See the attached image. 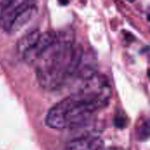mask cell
Here are the masks:
<instances>
[{
  "label": "cell",
  "instance_id": "cell-7",
  "mask_svg": "<svg viewBox=\"0 0 150 150\" xmlns=\"http://www.w3.org/2000/svg\"><path fill=\"white\" fill-rule=\"evenodd\" d=\"M104 150H124L123 149H121V148H117V147H112V148H109L108 149H105Z\"/></svg>",
  "mask_w": 150,
  "mask_h": 150
},
{
  "label": "cell",
  "instance_id": "cell-1",
  "mask_svg": "<svg viewBox=\"0 0 150 150\" xmlns=\"http://www.w3.org/2000/svg\"><path fill=\"white\" fill-rule=\"evenodd\" d=\"M111 96L112 89L108 80L94 73L84 78L77 91L63 98L48 111L46 123L50 128L56 130L78 127L105 107Z\"/></svg>",
  "mask_w": 150,
  "mask_h": 150
},
{
  "label": "cell",
  "instance_id": "cell-3",
  "mask_svg": "<svg viewBox=\"0 0 150 150\" xmlns=\"http://www.w3.org/2000/svg\"><path fill=\"white\" fill-rule=\"evenodd\" d=\"M37 11V5L32 1L7 2L0 12V28L8 33H14L25 25L36 15Z\"/></svg>",
  "mask_w": 150,
  "mask_h": 150
},
{
  "label": "cell",
  "instance_id": "cell-5",
  "mask_svg": "<svg viewBox=\"0 0 150 150\" xmlns=\"http://www.w3.org/2000/svg\"><path fill=\"white\" fill-rule=\"evenodd\" d=\"M105 144L98 136H82L69 142L62 150H104Z\"/></svg>",
  "mask_w": 150,
  "mask_h": 150
},
{
  "label": "cell",
  "instance_id": "cell-6",
  "mask_svg": "<svg viewBox=\"0 0 150 150\" xmlns=\"http://www.w3.org/2000/svg\"><path fill=\"white\" fill-rule=\"evenodd\" d=\"M40 34L41 33L39 30L35 29L28 32L19 40L18 43V51L22 56L34 45Z\"/></svg>",
  "mask_w": 150,
  "mask_h": 150
},
{
  "label": "cell",
  "instance_id": "cell-2",
  "mask_svg": "<svg viewBox=\"0 0 150 150\" xmlns=\"http://www.w3.org/2000/svg\"><path fill=\"white\" fill-rule=\"evenodd\" d=\"M81 50L65 35L56 40L36 61V76L45 89H56L75 72L82 61Z\"/></svg>",
  "mask_w": 150,
  "mask_h": 150
},
{
  "label": "cell",
  "instance_id": "cell-4",
  "mask_svg": "<svg viewBox=\"0 0 150 150\" xmlns=\"http://www.w3.org/2000/svg\"><path fill=\"white\" fill-rule=\"evenodd\" d=\"M58 33L54 32H47L40 35L34 45L23 55L25 62L30 63H34L39 59V57L56 40Z\"/></svg>",
  "mask_w": 150,
  "mask_h": 150
}]
</instances>
